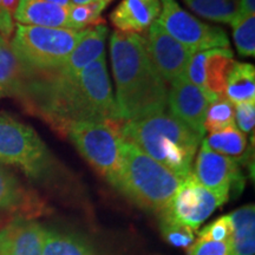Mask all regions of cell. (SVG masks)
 I'll return each instance as SVG.
<instances>
[{
  "instance_id": "cell-1",
  "label": "cell",
  "mask_w": 255,
  "mask_h": 255,
  "mask_svg": "<svg viewBox=\"0 0 255 255\" xmlns=\"http://www.w3.org/2000/svg\"><path fill=\"white\" fill-rule=\"evenodd\" d=\"M17 100L25 110L39 117L60 136L75 122H123L102 56L76 77L59 71L27 72Z\"/></svg>"
},
{
  "instance_id": "cell-2",
  "label": "cell",
  "mask_w": 255,
  "mask_h": 255,
  "mask_svg": "<svg viewBox=\"0 0 255 255\" xmlns=\"http://www.w3.org/2000/svg\"><path fill=\"white\" fill-rule=\"evenodd\" d=\"M110 58L116 83V104L122 121H138L163 113L168 90L139 34L115 31Z\"/></svg>"
},
{
  "instance_id": "cell-3",
  "label": "cell",
  "mask_w": 255,
  "mask_h": 255,
  "mask_svg": "<svg viewBox=\"0 0 255 255\" xmlns=\"http://www.w3.org/2000/svg\"><path fill=\"white\" fill-rule=\"evenodd\" d=\"M121 132L124 139L138 146L181 180L193 173L194 157L202 138L170 113L163 111L123 122Z\"/></svg>"
},
{
  "instance_id": "cell-4",
  "label": "cell",
  "mask_w": 255,
  "mask_h": 255,
  "mask_svg": "<svg viewBox=\"0 0 255 255\" xmlns=\"http://www.w3.org/2000/svg\"><path fill=\"white\" fill-rule=\"evenodd\" d=\"M121 155L122 165L117 189L136 206L161 214L182 180L127 139L122 142Z\"/></svg>"
},
{
  "instance_id": "cell-5",
  "label": "cell",
  "mask_w": 255,
  "mask_h": 255,
  "mask_svg": "<svg viewBox=\"0 0 255 255\" xmlns=\"http://www.w3.org/2000/svg\"><path fill=\"white\" fill-rule=\"evenodd\" d=\"M0 163L41 184L62 176V165L36 130L5 113L0 114Z\"/></svg>"
},
{
  "instance_id": "cell-6",
  "label": "cell",
  "mask_w": 255,
  "mask_h": 255,
  "mask_svg": "<svg viewBox=\"0 0 255 255\" xmlns=\"http://www.w3.org/2000/svg\"><path fill=\"white\" fill-rule=\"evenodd\" d=\"M84 30L17 24L9 45L27 72L58 71L81 39Z\"/></svg>"
},
{
  "instance_id": "cell-7",
  "label": "cell",
  "mask_w": 255,
  "mask_h": 255,
  "mask_svg": "<svg viewBox=\"0 0 255 255\" xmlns=\"http://www.w3.org/2000/svg\"><path fill=\"white\" fill-rule=\"evenodd\" d=\"M123 122H75L69 124L64 136L69 137L88 163L116 189L122 165Z\"/></svg>"
},
{
  "instance_id": "cell-8",
  "label": "cell",
  "mask_w": 255,
  "mask_h": 255,
  "mask_svg": "<svg viewBox=\"0 0 255 255\" xmlns=\"http://www.w3.org/2000/svg\"><path fill=\"white\" fill-rule=\"evenodd\" d=\"M159 1L162 9L156 21L178 43L194 53L212 49H229L228 36L221 27L201 21L195 15L184 11L176 0Z\"/></svg>"
},
{
  "instance_id": "cell-9",
  "label": "cell",
  "mask_w": 255,
  "mask_h": 255,
  "mask_svg": "<svg viewBox=\"0 0 255 255\" xmlns=\"http://www.w3.org/2000/svg\"><path fill=\"white\" fill-rule=\"evenodd\" d=\"M225 203V200L203 187L191 173L183 178L168 207L161 214H165L175 221L196 231Z\"/></svg>"
},
{
  "instance_id": "cell-10",
  "label": "cell",
  "mask_w": 255,
  "mask_h": 255,
  "mask_svg": "<svg viewBox=\"0 0 255 255\" xmlns=\"http://www.w3.org/2000/svg\"><path fill=\"white\" fill-rule=\"evenodd\" d=\"M193 175L207 189L227 202L231 191H241L244 188L240 164L234 159L209 149L201 148L197 154Z\"/></svg>"
},
{
  "instance_id": "cell-11",
  "label": "cell",
  "mask_w": 255,
  "mask_h": 255,
  "mask_svg": "<svg viewBox=\"0 0 255 255\" xmlns=\"http://www.w3.org/2000/svg\"><path fill=\"white\" fill-rule=\"evenodd\" d=\"M233 51L212 49L193 53L188 63L186 77L210 98L225 97L227 77L233 64Z\"/></svg>"
},
{
  "instance_id": "cell-12",
  "label": "cell",
  "mask_w": 255,
  "mask_h": 255,
  "mask_svg": "<svg viewBox=\"0 0 255 255\" xmlns=\"http://www.w3.org/2000/svg\"><path fill=\"white\" fill-rule=\"evenodd\" d=\"M144 39L150 59L164 82L170 84L186 75L193 51L169 36L157 21L151 25Z\"/></svg>"
},
{
  "instance_id": "cell-13",
  "label": "cell",
  "mask_w": 255,
  "mask_h": 255,
  "mask_svg": "<svg viewBox=\"0 0 255 255\" xmlns=\"http://www.w3.org/2000/svg\"><path fill=\"white\" fill-rule=\"evenodd\" d=\"M213 102L214 100L189 82L186 75L170 83L168 92L170 114L202 139L206 133L203 129L205 116Z\"/></svg>"
},
{
  "instance_id": "cell-14",
  "label": "cell",
  "mask_w": 255,
  "mask_h": 255,
  "mask_svg": "<svg viewBox=\"0 0 255 255\" xmlns=\"http://www.w3.org/2000/svg\"><path fill=\"white\" fill-rule=\"evenodd\" d=\"M45 234L33 219L14 218L0 228V255H41Z\"/></svg>"
},
{
  "instance_id": "cell-15",
  "label": "cell",
  "mask_w": 255,
  "mask_h": 255,
  "mask_svg": "<svg viewBox=\"0 0 255 255\" xmlns=\"http://www.w3.org/2000/svg\"><path fill=\"white\" fill-rule=\"evenodd\" d=\"M44 209L45 205L39 196L26 189L11 169L0 163V213L31 219Z\"/></svg>"
},
{
  "instance_id": "cell-16",
  "label": "cell",
  "mask_w": 255,
  "mask_h": 255,
  "mask_svg": "<svg viewBox=\"0 0 255 255\" xmlns=\"http://www.w3.org/2000/svg\"><path fill=\"white\" fill-rule=\"evenodd\" d=\"M159 0H122L111 12L110 21L124 33H144L161 14Z\"/></svg>"
},
{
  "instance_id": "cell-17",
  "label": "cell",
  "mask_w": 255,
  "mask_h": 255,
  "mask_svg": "<svg viewBox=\"0 0 255 255\" xmlns=\"http://www.w3.org/2000/svg\"><path fill=\"white\" fill-rule=\"evenodd\" d=\"M108 32L109 30L105 25L85 28L84 33L70 53L66 63L58 71L69 77H76L83 69L104 56Z\"/></svg>"
},
{
  "instance_id": "cell-18",
  "label": "cell",
  "mask_w": 255,
  "mask_h": 255,
  "mask_svg": "<svg viewBox=\"0 0 255 255\" xmlns=\"http://www.w3.org/2000/svg\"><path fill=\"white\" fill-rule=\"evenodd\" d=\"M13 19L28 26L69 28V8L45 0H19Z\"/></svg>"
},
{
  "instance_id": "cell-19",
  "label": "cell",
  "mask_w": 255,
  "mask_h": 255,
  "mask_svg": "<svg viewBox=\"0 0 255 255\" xmlns=\"http://www.w3.org/2000/svg\"><path fill=\"white\" fill-rule=\"evenodd\" d=\"M233 225L232 255L255 253V207L247 205L228 214Z\"/></svg>"
},
{
  "instance_id": "cell-20",
  "label": "cell",
  "mask_w": 255,
  "mask_h": 255,
  "mask_svg": "<svg viewBox=\"0 0 255 255\" xmlns=\"http://www.w3.org/2000/svg\"><path fill=\"white\" fill-rule=\"evenodd\" d=\"M27 71L12 50L9 41L5 40L0 47V100L17 98L24 87Z\"/></svg>"
},
{
  "instance_id": "cell-21",
  "label": "cell",
  "mask_w": 255,
  "mask_h": 255,
  "mask_svg": "<svg viewBox=\"0 0 255 255\" xmlns=\"http://www.w3.org/2000/svg\"><path fill=\"white\" fill-rule=\"evenodd\" d=\"M201 143L203 148L227 156L237 161L239 164L244 163L248 157L247 136L237 127L227 128L221 131L210 132Z\"/></svg>"
},
{
  "instance_id": "cell-22",
  "label": "cell",
  "mask_w": 255,
  "mask_h": 255,
  "mask_svg": "<svg viewBox=\"0 0 255 255\" xmlns=\"http://www.w3.org/2000/svg\"><path fill=\"white\" fill-rule=\"evenodd\" d=\"M225 97L233 104L255 102V68L248 63L235 62L227 77Z\"/></svg>"
},
{
  "instance_id": "cell-23",
  "label": "cell",
  "mask_w": 255,
  "mask_h": 255,
  "mask_svg": "<svg viewBox=\"0 0 255 255\" xmlns=\"http://www.w3.org/2000/svg\"><path fill=\"white\" fill-rule=\"evenodd\" d=\"M41 255H97L90 245L82 238L47 229Z\"/></svg>"
},
{
  "instance_id": "cell-24",
  "label": "cell",
  "mask_w": 255,
  "mask_h": 255,
  "mask_svg": "<svg viewBox=\"0 0 255 255\" xmlns=\"http://www.w3.org/2000/svg\"><path fill=\"white\" fill-rule=\"evenodd\" d=\"M191 11L215 23L231 24L237 17L239 0H183Z\"/></svg>"
},
{
  "instance_id": "cell-25",
  "label": "cell",
  "mask_w": 255,
  "mask_h": 255,
  "mask_svg": "<svg viewBox=\"0 0 255 255\" xmlns=\"http://www.w3.org/2000/svg\"><path fill=\"white\" fill-rule=\"evenodd\" d=\"M235 126L234 107L226 97H219L207 109L203 129L205 131L216 132Z\"/></svg>"
},
{
  "instance_id": "cell-26",
  "label": "cell",
  "mask_w": 255,
  "mask_h": 255,
  "mask_svg": "<svg viewBox=\"0 0 255 255\" xmlns=\"http://www.w3.org/2000/svg\"><path fill=\"white\" fill-rule=\"evenodd\" d=\"M107 2L71 5L69 7V28L82 31L97 25H105V20L102 18V12L107 7Z\"/></svg>"
},
{
  "instance_id": "cell-27",
  "label": "cell",
  "mask_w": 255,
  "mask_h": 255,
  "mask_svg": "<svg viewBox=\"0 0 255 255\" xmlns=\"http://www.w3.org/2000/svg\"><path fill=\"white\" fill-rule=\"evenodd\" d=\"M233 39L239 55L244 57L255 56V15L237 17L232 21Z\"/></svg>"
},
{
  "instance_id": "cell-28",
  "label": "cell",
  "mask_w": 255,
  "mask_h": 255,
  "mask_svg": "<svg viewBox=\"0 0 255 255\" xmlns=\"http://www.w3.org/2000/svg\"><path fill=\"white\" fill-rule=\"evenodd\" d=\"M159 228L164 240L171 246L178 248H189L195 241V231L175 221L165 214H159Z\"/></svg>"
},
{
  "instance_id": "cell-29",
  "label": "cell",
  "mask_w": 255,
  "mask_h": 255,
  "mask_svg": "<svg viewBox=\"0 0 255 255\" xmlns=\"http://www.w3.org/2000/svg\"><path fill=\"white\" fill-rule=\"evenodd\" d=\"M233 234V225L229 215L216 219L208 226L203 227L199 233L200 240L210 241H231Z\"/></svg>"
},
{
  "instance_id": "cell-30",
  "label": "cell",
  "mask_w": 255,
  "mask_h": 255,
  "mask_svg": "<svg viewBox=\"0 0 255 255\" xmlns=\"http://www.w3.org/2000/svg\"><path fill=\"white\" fill-rule=\"evenodd\" d=\"M188 255H232L231 241H210L197 239L188 248Z\"/></svg>"
},
{
  "instance_id": "cell-31",
  "label": "cell",
  "mask_w": 255,
  "mask_h": 255,
  "mask_svg": "<svg viewBox=\"0 0 255 255\" xmlns=\"http://www.w3.org/2000/svg\"><path fill=\"white\" fill-rule=\"evenodd\" d=\"M235 126L244 133L254 131L255 126V102H245L235 104Z\"/></svg>"
},
{
  "instance_id": "cell-32",
  "label": "cell",
  "mask_w": 255,
  "mask_h": 255,
  "mask_svg": "<svg viewBox=\"0 0 255 255\" xmlns=\"http://www.w3.org/2000/svg\"><path fill=\"white\" fill-rule=\"evenodd\" d=\"M14 32L13 17L5 8L4 2L0 0V34L5 40H8Z\"/></svg>"
},
{
  "instance_id": "cell-33",
  "label": "cell",
  "mask_w": 255,
  "mask_h": 255,
  "mask_svg": "<svg viewBox=\"0 0 255 255\" xmlns=\"http://www.w3.org/2000/svg\"><path fill=\"white\" fill-rule=\"evenodd\" d=\"M254 12L255 0H239V9L237 17H246V15L254 14Z\"/></svg>"
},
{
  "instance_id": "cell-34",
  "label": "cell",
  "mask_w": 255,
  "mask_h": 255,
  "mask_svg": "<svg viewBox=\"0 0 255 255\" xmlns=\"http://www.w3.org/2000/svg\"><path fill=\"white\" fill-rule=\"evenodd\" d=\"M2 2H4L5 8L7 9L8 13L11 14L12 17H13L15 9H17V6H18L19 0H2Z\"/></svg>"
},
{
  "instance_id": "cell-35",
  "label": "cell",
  "mask_w": 255,
  "mask_h": 255,
  "mask_svg": "<svg viewBox=\"0 0 255 255\" xmlns=\"http://www.w3.org/2000/svg\"><path fill=\"white\" fill-rule=\"evenodd\" d=\"M45 1H49L51 4H55L57 6H62V7L69 8L70 6L72 5L71 0H45Z\"/></svg>"
},
{
  "instance_id": "cell-36",
  "label": "cell",
  "mask_w": 255,
  "mask_h": 255,
  "mask_svg": "<svg viewBox=\"0 0 255 255\" xmlns=\"http://www.w3.org/2000/svg\"><path fill=\"white\" fill-rule=\"evenodd\" d=\"M72 5H89L96 2H105V0H71Z\"/></svg>"
},
{
  "instance_id": "cell-37",
  "label": "cell",
  "mask_w": 255,
  "mask_h": 255,
  "mask_svg": "<svg viewBox=\"0 0 255 255\" xmlns=\"http://www.w3.org/2000/svg\"><path fill=\"white\" fill-rule=\"evenodd\" d=\"M4 41H5V39H4V38H2L1 36H0V47H1V46H2V44H4Z\"/></svg>"
},
{
  "instance_id": "cell-38",
  "label": "cell",
  "mask_w": 255,
  "mask_h": 255,
  "mask_svg": "<svg viewBox=\"0 0 255 255\" xmlns=\"http://www.w3.org/2000/svg\"><path fill=\"white\" fill-rule=\"evenodd\" d=\"M113 1V0H105V2H107V4H109V2H111Z\"/></svg>"
}]
</instances>
